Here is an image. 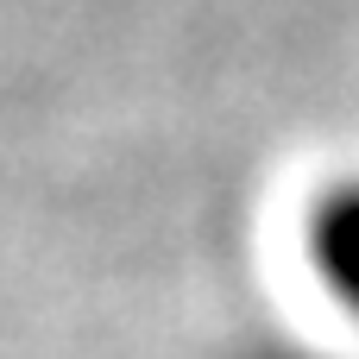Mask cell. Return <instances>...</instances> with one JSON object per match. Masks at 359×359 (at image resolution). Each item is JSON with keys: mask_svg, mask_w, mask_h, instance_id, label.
Instances as JSON below:
<instances>
[{"mask_svg": "<svg viewBox=\"0 0 359 359\" xmlns=\"http://www.w3.org/2000/svg\"><path fill=\"white\" fill-rule=\"evenodd\" d=\"M309 271L322 278L328 303L359 322V177H341L309 208Z\"/></svg>", "mask_w": 359, "mask_h": 359, "instance_id": "6da1fadb", "label": "cell"}, {"mask_svg": "<svg viewBox=\"0 0 359 359\" xmlns=\"http://www.w3.org/2000/svg\"><path fill=\"white\" fill-rule=\"evenodd\" d=\"M252 359H334V353H309V347H265V353Z\"/></svg>", "mask_w": 359, "mask_h": 359, "instance_id": "7a4b0ae2", "label": "cell"}]
</instances>
